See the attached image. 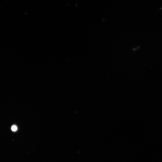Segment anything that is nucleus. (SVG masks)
Returning a JSON list of instances; mask_svg holds the SVG:
<instances>
[{
  "mask_svg": "<svg viewBox=\"0 0 162 162\" xmlns=\"http://www.w3.org/2000/svg\"><path fill=\"white\" fill-rule=\"evenodd\" d=\"M11 130L13 132H15L17 130V127L15 125L13 126L11 128Z\"/></svg>",
  "mask_w": 162,
  "mask_h": 162,
  "instance_id": "obj_1",
  "label": "nucleus"
}]
</instances>
